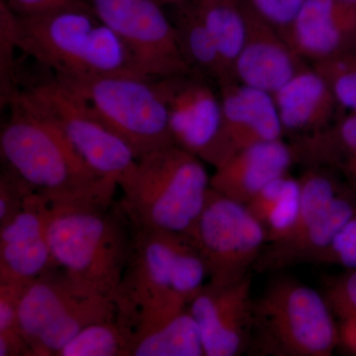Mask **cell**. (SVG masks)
<instances>
[{"instance_id":"obj_36","label":"cell","mask_w":356,"mask_h":356,"mask_svg":"<svg viewBox=\"0 0 356 356\" xmlns=\"http://www.w3.org/2000/svg\"><path fill=\"white\" fill-rule=\"evenodd\" d=\"M343 1L348 2V3L353 4L356 6V0H343Z\"/></svg>"},{"instance_id":"obj_24","label":"cell","mask_w":356,"mask_h":356,"mask_svg":"<svg viewBox=\"0 0 356 356\" xmlns=\"http://www.w3.org/2000/svg\"><path fill=\"white\" fill-rule=\"evenodd\" d=\"M299 178L282 175L264 186L245 205L266 232L267 243H273L291 231L300 207Z\"/></svg>"},{"instance_id":"obj_7","label":"cell","mask_w":356,"mask_h":356,"mask_svg":"<svg viewBox=\"0 0 356 356\" xmlns=\"http://www.w3.org/2000/svg\"><path fill=\"white\" fill-rule=\"evenodd\" d=\"M115 318L112 297L79 284L60 269L30 282L18 311L20 332L31 356H58L84 327Z\"/></svg>"},{"instance_id":"obj_23","label":"cell","mask_w":356,"mask_h":356,"mask_svg":"<svg viewBox=\"0 0 356 356\" xmlns=\"http://www.w3.org/2000/svg\"><path fill=\"white\" fill-rule=\"evenodd\" d=\"M175 7L172 22L177 31L180 51L191 72L218 84L224 83L221 58L207 27L193 2Z\"/></svg>"},{"instance_id":"obj_1","label":"cell","mask_w":356,"mask_h":356,"mask_svg":"<svg viewBox=\"0 0 356 356\" xmlns=\"http://www.w3.org/2000/svg\"><path fill=\"white\" fill-rule=\"evenodd\" d=\"M1 126L2 163L49 205L110 203L119 185L98 175L64 132L16 92Z\"/></svg>"},{"instance_id":"obj_9","label":"cell","mask_w":356,"mask_h":356,"mask_svg":"<svg viewBox=\"0 0 356 356\" xmlns=\"http://www.w3.org/2000/svg\"><path fill=\"white\" fill-rule=\"evenodd\" d=\"M214 286L243 280L254 269L267 243L264 226L245 204L209 189L191 235Z\"/></svg>"},{"instance_id":"obj_17","label":"cell","mask_w":356,"mask_h":356,"mask_svg":"<svg viewBox=\"0 0 356 356\" xmlns=\"http://www.w3.org/2000/svg\"><path fill=\"white\" fill-rule=\"evenodd\" d=\"M243 6L247 38L234 65L233 81L274 95L306 67V62L248 0H243Z\"/></svg>"},{"instance_id":"obj_29","label":"cell","mask_w":356,"mask_h":356,"mask_svg":"<svg viewBox=\"0 0 356 356\" xmlns=\"http://www.w3.org/2000/svg\"><path fill=\"white\" fill-rule=\"evenodd\" d=\"M16 15L7 4L0 0V100L7 106L18 88V72L15 51L19 50L16 41Z\"/></svg>"},{"instance_id":"obj_15","label":"cell","mask_w":356,"mask_h":356,"mask_svg":"<svg viewBox=\"0 0 356 356\" xmlns=\"http://www.w3.org/2000/svg\"><path fill=\"white\" fill-rule=\"evenodd\" d=\"M48 203L32 192L22 209L0 226V281L28 285L58 269L47 236Z\"/></svg>"},{"instance_id":"obj_27","label":"cell","mask_w":356,"mask_h":356,"mask_svg":"<svg viewBox=\"0 0 356 356\" xmlns=\"http://www.w3.org/2000/svg\"><path fill=\"white\" fill-rule=\"evenodd\" d=\"M324 296L339 325L341 344L356 355V270L327 281Z\"/></svg>"},{"instance_id":"obj_22","label":"cell","mask_w":356,"mask_h":356,"mask_svg":"<svg viewBox=\"0 0 356 356\" xmlns=\"http://www.w3.org/2000/svg\"><path fill=\"white\" fill-rule=\"evenodd\" d=\"M193 3L221 58L222 83H229L233 81L234 65L247 38L243 0H195Z\"/></svg>"},{"instance_id":"obj_21","label":"cell","mask_w":356,"mask_h":356,"mask_svg":"<svg viewBox=\"0 0 356 356\" xmlns=\"http://www.w3.org/2000/svg\"><path fill=\"white\" fill-rule=\"evenodd\" d=\"M296 163L337 173L356 196V113L339 115L329 127L297 137Z\"/></svg>"},{"instance_id":"obj_8","label":"cell","mask_w":356,"mask_h":356,"mask_svg":"<svg viewBox=\"0 0 356 356\" xmlns=\"http://www.w3.org/2000/svg\"><path fill=\"white\" fill-rule=\"evenodd\" d=\"M58 79L100 123L127 143L138 159L175 145L165 100L154 81L130 76Z\"/></svg>"},{"instance_id":"obj_19","label":"cell","mask_w":356,"mask_h":356,"mask_svg":"<svg viewBox=\"0 0 356 356\" xmlns=\"http://www.w3.org/2000/svg\"><path fill=\"white\" fill-rule=\"evenodd\" d=\"M295 163L294 147L283 138L259 143L215 168L210 186L227 197L247 204L267 184L287 175Z\"/></svg>"},{"instance_id":"obj_28","label":"cell","mask_w":356,"mask_h":356,"mask_svg":"<svg viewBox=\"0 0 356 356\" xmlns=\"http://www.w3.org/2000/svg\"><path fill=\"white\" fill-rule=\"evenodd\" d=\"M312 65L327 81L339 109L356 113V51Z\"/></svg>"},{"instance_id":"obj_31","label":"cell","mask_w":356,"mask_h":356,"mask_svg":"<svg viewBox=\"0 0 356 356\" xmlns=\"http://www.w3.org/2000/svg\"><path fill=\"white\" fill-rule=\"evenodd\" d=\"M32 192L17 173L3 165L0 175V226L22 209Z\"/></svg>"},{"instance_id":"obj_14","label":"cell","mask_w":356,"mask_h":356,"mask_svg":"<svg viewBox=\"0 0 356 356\" xmlns=\"http://www.w3.org/2000/svg\"><path fill=\"white\" fill-rule=\"evenodd\" d=\"M222 104V126L209 159L215 168L243 149L282 139L284 136L273 96L236 81L218 86Z\"/></svg>"},{"instance_id":"obj_33","label":"cell","mask_w":356,"mask_h":356,"mask_svg":"<svg viewBox=\"0 0 356 356\" xmlns=\"http://www.w3.org/2000/svg\"><path fill=\"white\" fill-rule=\"evenodd\" d=\"M27 285L0 281V334H21L18 311Z\"/></svg>"},{"instance_id":"obj_32","label":"cell","mask_w":356,"mask_h":356,"mask_svg":"<svg viewBox=\"0 0 356 356\" xmlns=\"http://www.w3.org/2000/svg\"><path fill=\"white\" fill-rule=\"evenodd\" d=\"M306 0H248L262 19L275 28L281 36L289 29Z\"/></svg>"},{"instance_id":"obj_26","label":"cell","mask_w":356,"mask_h":356,"mask_svg":"<svg viewBox=\"0 0 356 356\" xmlns=\"http://www.w3.org/2000/svg\"><path fill=\"white\" fill-rule=\"evenodd\" d=\"M131 343L132 332L117 317L84 327L58 356H130Z\"/></svg>"},{"instance_id":"obj_25","label":"cell","mask_w":356,"mask_h":356,"mask_svg":"<svg viewBox=\"0 0 356 356\" xmlns=\"http://www.w3.org/2000/svg\"><path fill=\"white\" fill-rule=\"evenodd\" d=\"M130 356H205L202 337L188 309L133 337Z\"/></svg>"},{"instance_id":"obj_6","label":"cell","mask_w":356,"mask_h":356,"mask_svg":"<svg viewBox=\"0 0 356 356\" xmlns=\"http://www.w3.org/2000/svg\"><path fill=\"white\" fill-rule=\"evenodd\" d=\"M250 344L261 355L331 356L341 339L324 294L280 277L254 300Z\"/></svg>"},{"instance_id":"obj_5","label":"cell","mask_w":356,"mask_h":356,"mask_svg":"<svg viewBox=\"0 0 356 356\" xmlns=\"http://www.w3.org/2000/svg\"><path fill=\"white\" fill-rule=\"evenodd\" d=\"M203 161L172 145L138 159L119 187L122 209L136 228L189 236L210 189Z\"/></svg>"},{"instance_id":"obj_13","label":"cell","mask_w":356,"mask_h":356,"mask_svg":"<svg viewBox=\"0 0 356 356\" xmlns=\"http://www.w3.org/2000/svg\"><path fill=\"white\" fill-rule=\"evenodd\" d=\"M252 284V273L227 286L207 283L187 306L200 330L205 356H236L250 346Z\"/></svg>"},{"instance_id":"obj_34","label":"cell","mask_w":356,"mask_h":356,"mask_svg":"<svg viewBox=\"0 0 356 356\" xmlns=\"http://www.w3.org/2000/svg\"><path fill=\"white\" fill-rule=\"evenodd\" d=\"M83 0H6L16 15L34 16L51 13L79 3Z\"/></svg>"},{"instance_id":"obj_10","label":"cell","mask_w":356,"mask_h":356,"mask_svg":"<svg viewBox=\"0 0 356 356\" xmlns=\"http://www.w3.org/2000/svg\"><path fill=\"white\" fill-rule=\"evenodd\" d=\"M18 92L64 132L92 170L118 185L135 170L138 159L120 137L105 127L57 77Z\"/></svg>"},{"instance_id":"obj_30","label":"cell","mask_w":356,"mask_h":356,"mask_svg":"<svg viewBox=\"0 0 356 356\" xmlns=\"http://www.w3.org/2000/svg\"><path fill=\"white\" fill-rule=\"evenodd\" d=\"M313 264H327L356 270V214L337 233L324 252L318 255Z\"/></svg>"},{"instance_id":"obj_12","label":"cell","mask_w":356,"mask_h":356,"mask_svg":"<svg viewBox=\"0 0 356 356\" xmlns=\"http://www.w3.org/2000/svg\"><path fill=\"white\" fill-rule=\"evenodd\" d=\"M154 83L165 100L175 145L209 163L222 126L219 89L194 72Z\"/></svg>"},{"instance_id":"obj_4","label":"cell","mask_w":356,"mask_h":356,"mask_svg":"<svg viewBox=\"0 0 356 356\" xmlns=\"http://www.w3.org/2000/svg\"><path fill=\"white\" fill-rule=\"evenodd\" d=\"M47 236L58 269L114 299L133 238V225L119 201L48 204Z\"/></svg>"},{"instance_id":"obj_11","label":"cell","mask_w":356,"mask_h":356,"mask_svg":"<svg viewBox=\"0 0 356 356\" xmlns=\"http://www.w3.org/2000/svg\"><path fill=\"white\" fill-rule=\"evenodd\" d=\"M93 13L128 47L149 81L191 72L172 18L158 0H86Z\"/></svg>"},{"instance_id":"obj_3","label":"cell","mask_w":356,"mask_h":356,"mask_svg":"<svg viewBox=\"0 0 356 356\" xmlns=\"http://www.w3.org/2000/svg\"><path fill=\"white\" fill-rule=\"evenodd\" d=\"M16 41L19 50L53 70L58 79H147L128 47L86 0L40 15H17Z\"/></svg>"},{"instance_id":"obj_18","label":"cell","mask_w":356,"mask_h":356,"mask_svg":"<svg viewBox=\"0 0 356 356\" xmlns=\"http://www.w3.org/2000/svg\"><path fill=\"white\" fill-rule=\"evenodd\" d=\"M355 214L356 196L346 188L306 228L276 242L266 243L255 262L254 270L266 273L299 264H313Z\"/></svg>"},{"instance_id":"obj_20","label":"cell","mask_w":356,"mask_h":356,"mask_svg":"<svg viewBox=\"0 0 356 356\" xmlns=\"http://www.w3.org/2000/svg\"><path fill=\"white\" fill-rule=\"evenodd\" d=\"M273 96L284 135L318 132L339 116L331 89L313 65H306Z\"/></svg>"},{"instance_id":"obj_16","label":"cell","mask_w":356,"mask_h":356,"mask_svg":"<svg viewBox=\"0 0 356 356\" xmlns=\"http://www.w3.org/2000/svg\"><path fill=\"white\" fill-rule=\"evenodd\" d=\"M282 37L312 65L356 51V6L343 0H306Z\"/></svg>"},{"instance_id":"obj_35","label":"cell","mask_w":356,"mask_h":356,"mask_svg":"<svg viewBox=\"0 0 356 356\" xmlns=\"http://www.w3.org/2000/svg\"><path fill=\"white\" fill-rule=\"evenodd\" d=\"M159 3L165 6H179V4L185 3V2L189 1V0H158Z\"/></svg>"},{"instance_id":"obj_2","label":"cell","mask_w":356,"mask_h":356,"mask_svg":"<svg viewBox=\"0 0 356 356\" xmlns=\"http://www.w3.org/2000/svg\"><path fill=\"white\" fill-rule=\"evenodd\" d=\"M208 278L191 238L133 226L127 264L115 294L117 317L136 334L186 310Z\"/></svg>"}]
</instances>
